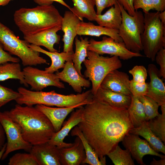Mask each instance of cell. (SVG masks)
<instances>
[{"label": "cell", "mask_w": 165, "mask_h": 165, "mask_svg": "<svg viewBox=\"0 0 165 165\" xmlns=\"http://www.w3.org/2000/svg\"><path fill=\"white\" fill-rule=\"evenodd\" d=\"M85 105L82 121L77 126L100 160L106 162L105 156L134 127L127 109L93 99Z\"/></svg>", "instance_id": "cell-1"}, {"label": "cell", "mask_w": 165, "mask_h": 165, "mask_svg": "<svg viewBox=\"0 0 165 165\" xmlns=\"http://www.w3.org/2000/svg\"><path fill=\"white\" fill-rule=\"evenodd\" d=\"M6 112L20 126L24 140L32 145L48 142L56 133L46 116L33 106L17 104Z\"/></svg>", "instance_id": "cell-2"}, {"label": "cell", "mask_w": 165, "mask_h": 165, "mask_svg": "<svg viewBox=\"0 0 165 165\" xmlns=\"http://www.w3.org/2000/svg\"><path fill=\"white\" fill-rule=\"evenodd\" d=\"M63 17L52 5L21 8L13 15L15 24L24 35H32L61 24Z\"/></svg>", "instance_id": "cell-3"}, {"label": "cell", "mask_w": 165, "mask_h": 165, "mask_svg": "<svg viewBox=\"0 0 165 165\" xmlns=\"http://www.w3.org/2000/svg\"><path fill=\"white\" fill-rule=\"evenodd\" d=\"M20 96L15 101L17 104L32 106L42 104L47 106L59 107H69L78 105H85L93 101V95L89 90L77 94L65 95L56 93L54 90L50 92L30 90L22 87L18 88Z\"/></svg>", "instance_id": "cell-4"}, {"label": "cell", "mask_w": 165, "mask_h": 165, "mask_svg": "<svg viewBox=\"0 0 165 165\" xmlns=\"http://www.w3.org/2000/svg\"><path fill=\"white\" fill-rule=\"evenodd\" d=\"M0 43L5 50L20 59L24 66L49 64L40 56V53L29 46V43L17 38L13 31L0 22Z\"/></svg>", "instance_id": "cell-5"}, {"label": "cell", "mask_w": 165, "mask_h": 165, "mask_svg": "<svg viewBox=\"0 0 165 165\" xmlns=\"http://www.w3.org/2000/svg\"><path fill=\"white\" fill-rule=\"evenodd\" d=\"M160 12L144 13V29L141 35L143 50L152 61L157 53L165 48V25L160 20Z\"/></svg>", "instance_id": "cell-6"}, {"label": "cell", "mask_w": 165, "mask_h": 165, "mask_svg": "<svg viewBox=\"0 0 165 165\" xmlns=\"http://www.w3.org/2000/svg\"><path fill=\"white\" fill-rule=\"evenodd\" d=\"M87 59L83 63L86 68L84 75L92 84L90 90L93 95L96 93L105 77L110 72L121 68L122 64L118 57H104L90 51H87Z\"/></svg>", "instance_id": "cell-7"}, {"label": "cell", "mask_w": 165, "mask_h": 165, "mask_svg": "<svg viewBox=\"0 0 165 165\" xmlns=\"http://www.w3.org/2000/svg\"><path fill=\"white\" fill-rule=\"evenodd\" d=\"M119 4L122 16V23L118 29L119 35L129 50L140 53L143 50L141 37L144 29V15L138 10H135L134 15L131 16L122 5Z\"/></svg>", "instance_id": "cell-8"}, {"label": "cell", "mask_w": 165, "mask_h": 165, "mask_svg": "<svg viewBox=\"0 0 165 165\" xmlns=\"http://www.w3.org/2000/svg\"><path fill=\"white\" fill-rule=\"evenodd\" d=\"M0 123L7 139L6 150L1 160H5L10 153L16 150L23 149L29 152L33 145L24 140L20 126L9 116L6 111L0 112Z\"/></svg>", "instance_id": "cell-9"}, {"label": "cell", "mask_w": 165, "mask_h": 165, "mask_svg": "<svg viewBox=\"0 0 165 165\" xmlns=\"http://www.w3.org/2000/svg\"><path fill=\"white\" fill-rule=\"evenodd\" d=\"M88 51L95 52L99 54L110 55L116 56L123 60H128L134 57H142L140 53L133 52L129 50L123 42L116 41L111 37L104 36L101 41H97L93 38L89 40Z\"/></svg>", "instance_id": "cell-10"}, {"label": "cell", "mask_w": 165, "mask_h": 165, "mask_svg": "<svg viewBox=\"0 0 165 165\" xmlns=\"http://www.w3.org/2000/svg\"><path fill=\"white\" fill-rule=\"evenodd\" d=\"M25 82L30 86L31 90L42 91L48 86L64 88V84L56 74L50 73L31 66H27L22 70Z\"/></svg>", "instance_id": "cell-11"}, {"label": "cell", "mask_w": 165, "mask_h": 165, "mask_svg": "<svg viewBox=\"0 0 165 165\" xmlns=\"http://www.w3.org/2000/svg\"><path fill=\"white\" fill-rule=\"evenodd\" d=\"M121 141L124 147L130 152L137 162L141 165H145L143 158L146 155L156 156L161 158H165V155L160 154L154 151L146 140L141 139L138 135L128 133Z\"/></svg>", "instance_id": "cell-12"}, {"label": "cell", "mask_w": 165, "mask_h": 165, "mask_svg": "<svg viewBox=\"0 0 165 165\" xmlns=\"http://www.w3.org/2000/svg\"><path fill=\"white\" fill-rule=\"evenodd\" d=\"M83 109L84 107L81 106L75 111H72L68 119L64 122L62 127L55 133L48 142L57 146L59 148L72 146L73 143H66L64 140L70 131L82 121Z\"/></svg>", "instance_id": "cell-13"}, {"label": "cell", "mask_w": 165, "mask_h": 165, "mask_svg": "<svg viewBox=\"0 0 165 165\" xmlns=\"http://www.w3.org/2000/svg\"><path fill=\"white\" fill-rule=\"evenodd\" d=\"M61 24L57 25L36 34L24 35V38L29 43L43 46L51 52H57L54 45L60 41L61 36L57 32L61 30Z\"/></svg>", "instance_id": "cell-14"}, {"label": "cell", "mask_w": 165, "mask_h": 165, "mask_svg": "<svg viewBox=\"0 0 165 165\" xmlns=\"http://www.w3.org/2000/svg\"><path fill=\"white\" fill-rule=\"evenodd\" d=\"M79 18L72 11H66L61 22V29L64 33L63 52L74 53L73 42L77 34V28L81 21Z\"/></svg>", "instance_id": "cell-15"}, {"label": "cell", "mask_w": 165, "mask_h": 165, "mask_svg": "<svg viewBox=\"0 0 165 165\" xmlns=\"http://www.w3.org/2000/svg\"><path fill=\"white\" fill-rule=\"evenodd\" d=\"M63 68L62 71H57L55 74L60 80L68 83L75 92L81 93L83 87L89 88L90 86V81L78 73L72 61H66Z\"/></svg>", "instance_id": "cell-16"}, {"label": "cell", "mask_w": 165, "mask_h": 165, "mask_svg": "<svg viewBox=\"0 0 165 165\" xmlns=\"http://www.w3.org/2000/svg\"><path fill=\"white\" fill-rule=\"evenodd\" d=\"M29 152L35 158L38 165H61L59 148L48 142L33 145Z\"/></svg>", "instance_id": "cell-17"}, {"label": "cell", "mask_w": 165, "mask_h": 165, "mask_svg": "<svg viewBox=\"0 0 165 165\" xmlns=\"http://www.w3.org/2000/svg\"><path fill=\"white\" fill-rule=\"evenodd\" d=\"M130 80L127 73L116 69L105 77L100 86L116 92L131 95L129 89Z\"/></svg>", "instance_id": "cell-18"}, {"label": "cell", "mask_w": 165, "mask_h": 165, "mask_svg": "<svg viewBox=\"0 0 165 165\" xmlns=\"http://www.w3.org/2000/svg\"><path fill=\"white\" fill-rule=\"evenodd\" d=\"M147 71L150 82L146 95L153 99L160 106L165 104V86L159 76V69L155 65L150 64Z\"/></svg>", "instance_id": "cell-19"}, {"label": "cell", "mask_w": 165, "mask_h": 165, "mask_svg": "<svg viewBox=\"0 0 165 165\" xmlns=\"http://www.w3.org/2000/svg\"><path fill=\"white\" fill-rule=\"evenodd\" d=\"M59 149L61 165H79L86 157L82 142L78 136H76L72 146Z\"/></svg>", "instance_id": "cell-20"}, {"label": "cell", "mask_w": 165, "mask_h": 165, "mask_svg": "<svg viewBox=\"0 0 165 165\" xmlns=\"http://www.w3.org/2000/svg\"><path fill=\"white\" fill-rule=\"evenodd\" d=\"M131 95L116 92L99 87L93 98L113 107L127 109L131 103Z\"/></svg>", "instance_id": "cell-21"}, {"label": "cell", "mask_w": 165, "mask_h": 165, "mask_svg": "<svg viewBox=\"0 0 165 165\" xmlns=\"http://www.w3.org/2000/svg\"><path fill=\"white\" fill-rule=\"evenodd\" d=\"M81 104L69 107L53 108L42 104L36 105L35 107L44 113L50 120L57 132L61 128L67 116L74 109L81 106Z\"/></svg>", "instance_id": "cell-22"}, {"label": "cell", "mask_w": 165, "mask_h": 165, "mask_svg": "<svg viewBox=\"0 0 165 165\" xmlns=\"http://www.w3.org/2000/svg\"><path fill=\"white\" fill-rule=\"evenodd\" d=\"M77 34L79 35H89L100 37L106 35L113 38L116 41L123 42L119 34V31L96 25L90 22L81 21L78 25Z\"/></svg>", "instance_id": "cell-23"}, {"label": "cell", "mask_w": 165, "mask_h": 165, "mask_svg": "<svg viewBox=\"0 0 165 165\" xmlns=\"http://www.w3.org/2000/svg\"><path fill=\"white\" fill-rule=\"evenodd\" d=\"M29 46L33 50L44 53L50 58L51 64L49 67L45 68L44 70L48 73H54L57 72L58 69L63 68L65 62L72 60L74 53L51 52L42 49L39 46L32 44H29Z\"/></svg>", "instance_id": "cell-24"}, {"label": "cell", "mask_w": 165, "mask_h": 165, "mask_svg": "<svg viewBox=\"0 0 165 165\" xmlns=\"http://www.w3.org/2000/svg\"><path fill=\"white\" fill-rule=\"evenodd\" d=\"M99 25L118 30L122 21L121 10L118 2L104 14L96 15L94 19Z\"/></svg>", "instance_id": "cell-25"}, {"label": "cell", "mask_w": 165, "mask_h": 165, "mask_svg": "<svg viewBox=\"0 0 165 165\" xmlns=\"http://www.w3.org/2000/svg\"><path fill=\"white\" fill-rule=\"evenodd\" d=\"M129 133L142 136L154 151L158 153L160 152L165 154V144L151 130L146 121L138 127H133Z\"/></svg>", "instance_id": "cell-26"}, {"label": "cell", "mask_w": 165, "mask_h": 165, "mask_svg": "<svg viewBox=\"0 0 165 165\" xmlns=\"http://www.w3.org/2000/svg\"><path fill=\"white\" fill-rule=\"evenodd\" d=\"M10 79H18L26 87L28 85L25 81L21 66L19 62H6L0 64V81Z\"/></svg>", "instance_id": "cell-27"}, {"label": "cell", "mask_w": 165, "mask_h": 165, "mask_svg": "<svg viewBox=\"0 0 165 165\" xmlns=\"http://www.w3.org/2000/svg\"><path fill=\"white\" fill-rule=\"evenodd\" d=\"M74 6L71 8L73 13L78 16L81 21L85 18L89 21H94L97 15L94 9L95 0H72Z\"/></svg>", "instance_id": "cell-28"}, {"label": "cell", "mask_w": 165, "mask_h": 165, "mask_svg": "<svg viewBox=\"0 0 165 165\" xmlns=\"http://www.w3.org/2000/svg\"><path fill=\"white\" fill-rule=\"evenodd\" d=\"M72 136H78L81 139L85 152L86 157L82 164L90 165H105L106 163L101 160L97 154L86 140L81 130L78 126L75 127L71 130Z\"/></svg>", "instance_id": "cell-29"}, {"label": "cell", "mask_w": 165, "mask_h": 165, "mask_svg": "<svg viewBox=\"0 0 165 165\" xmlns=\"http://www.w3.org/2000/svg\"><path fill=\"white\" fill-rule=\"evenodd\" d=\"M131 103L127 109L134 127H138L146 121L144 107L138 97L131 95Z\"/></svg>", "instance_id": "cell-30"}, {"label": "cell", "mask_w": 165, "mask_h": 165, "mask_svg": "<svg viewBox=\"0 0 165 165\" xmlns=\"http://www.w3.org/2000/svg\"><path fill=\"white\" fill-rule=\"evenodd\" d=\"M75 39V50L72 61L74 68L78 73L83 76L81 72V64L87 57V48L89 42L88 38H83L81 37L79 39L77 37H76Z\"/></svg>", "instance_id": "cell-31"}, {"label": "cell", "mask_w": 165, "mask_h": 165, "mask_svg": "<svg viewBox=\"0 0 165 165\" xmlns=\"http://www.w3.org/2000/svg\"><path fill=\"white\" fill-rule=\"evenodd\" d=\"M162 114L146 123L152 131L165 143V104L161 106Z\"/></svg>", "instance_id": "cell-32"}, {"label": "cell", "mask_w": 165, "mask_h": 165, "mask_svg": "<svg viewBox=\"0 0 165 165\" xmlns=\"http://www.w3.org/2000/svg\"><path fill=\"white\" fill-rule=\"evenodd\" d=\"M115 165H134V160L130 152L122 149L118 145L107 155Z\"/></svg>", "instance_id": "cell-33"}, {"label": "cell", "mask_w": 165, "mask_h": 165, "mask_svg": "<svg viewBox=\"0 0 165 165\" xmlns=\"http://www.w3.org/2000/svg\"><path fill=\"white\" fill-rule=\"evenodd\" d=\"M133 5L135 10L141 9L144 13L151 10L161 12L165 9V0H134Z\"/></svg>", "instance_id": "cell-34"}, {"label": "cell", "mask_w": 165, "mask_h": 165, "mask_svg": "<svg viewBox=\"0 0 165 165\" xmlns=\"http://www.w3.org/2000/svg\"><path fill=\"white\" fill-rule=\"evenodd\" d=\"M138 97L144 105L146 121L159 114L158 110L160 106L153 99L146 95L141 96Z\"/></svg>", "instance_id": "cell-35"}, {"label": "cell", "mask_w": 165, "mask_h": 165, "mask_svg": "<svg viewBox=\"0 0 165 165\" xmlns=\"http://www.w3.org/2000/svg\"><path fill=\"white\" fill-rule=\"evenodd\" d=\"M9 165H38L35 156L31 153L15 154L11 157L8 163Z\"/></svg>", "instance_id": "cell-36"}, {"label": "cell", "mask_w": 165, "mask_h": 165, "mask_svg": "<svg viewBox=\"0 0 165 165\" xmlns=\"http://www.w3.org/2000/svg\"><path fill=\"white\" fill-rule=\"evenodd\" d=\"M20 96L18 92L0 84V108L11 101L16 100Z\"/></svg>", "instance_id": "cell-37"}, {"label": "cell", "mask_w": 165, "mask_h": 165, "mask_svg": "<svg viewBox=\"0 0 165 165\" xmlns=\"http://www.w3.org/2000/svg\"><path fill=\"white\" fill-rule=\"evenodd\" d=\"M133 76L132 79L135 82L139 84H144L147 77V71L145 68L142 65L134 66L129 71Z\"/></svg>", "instance_id": "cell-38"}, {"label": "cell", "mask_w": 165, "mask_h": 165, "mask_svg": "<svg viewBox=\"0 0 165 165\" xmlns=\"http://www.w3.org/2000/svg\"><path fill=\"white\" fill-rule=\"evenodd\" d=\"M148 85L147 82L139 84L135 82L132 79L130 80L129 89L131 95L138 97L146 95L148 92Z\"/></svg>", "instance_id": "cell-39"}, {"label": "cell", "mask_w": 165, "mask_h": 165, "mask_svg": "<svg viewBox=\"0 0 165 165\" xmlns=\"http://www.w3.org/2000/svg\"><path fill=\"white\" fill-rule=\"evenodd\" d=\"M155 60L157 63L160 66L159 70L160 76L165 78V48H162L156 53Z\"/></svg>", "instance_id": "cell-40"}, {"label": "cell", "mask_w": 165, "mask_h": 165, "mask_svg": "<svg viewBox=\"0 0 165 165\" xmlns=\"http://www.w3.org/2000/svg\"><path fill=\"white\" fill-rule=\"evenodd\" d=\"M95 1L97 15H101L105 9L114 6L117 2V0H95Z\"/></svg>", "instance_id": "cell-41"}, {"label": "cell", "mask_w": 165, "mask_h": 165, "mask_svg": "<svg viewBox=\"0 0 165 165\" xmlns=\"http://www.w3.org/2000/svg\"><path fill=\"white\" fill-rule=\"evenodd\" d=\"M20 61L19 58L13 57L6 52L0 43V64L8 62H19Z\"/></svg>", "instance_id": "cell-42"}, {"label": "cell", "mask_w": 165, "mask_h": 165, "mask_svg": "<svg viewBox=\"0 0 165 165\" xmlns=\"http://www.w3.org/2000/svg\"><path fill=\"white\" fill-rule=\"evenodd\" d=\"M134 0H117V2L122 6L127 13L131 16L134 15L135 10L133 5Z\"/></svg>", "instance_id": "cell-43"}, {"label": "cell", "mask_w": 165, "mask_h": 165, "mask_svg": "<svg viewBox=\"0 0 165 165\" xmlns=\"http://www.w3.org/2000/svg\"><path fill=\"white\" fill-rule=\"evenodd\" d=\"M39 6H49L52 5L54 2L59 3L67 8L71 11V7L67 4L63 0H33Z\"/></svg>", "instance_id": "cell-44"}, {"label": "cell", "mask_w": 165, "mask_h": 165, "mask_svg": "<svg viewBox=\"0 0 165 165\" xmlns=\"http://www.w3.org/2000/svg\"><path fill=\"white\" fill-rule=\"evenodd\" d=\"M6 134L4 129L0 123V150L5 144Z\"/></svg>", "instance_id": "cell-45"}, {"label": "cell", "mask_w": 165, "mask_h": 165, "mask_svg": "<svg viewBox=\"0 0 165 165\" xmlns=\"http://www.w3.org/2000/svg\"><path fill=\"white\" fill-rule=\"evenodd\" d=\"M158 160H156L154 158H153V160L151 162V165H165V158H161Z\"/></svg>", "instance_id": "cell-46"}, {"label": "cell", "mask_w": 165, "mask_h": 165, "mask_svg": "<svg viewBox=\"0 0 165 165\" xmlns=\"http://www.w3.org/2000/svg\"><path fill=\"white\" fill-rule=\"evenodd\" d=\"M159 16L160 21L165 25V11L159 12Z\"/></svg>", "instance_id": "cell-47"}, {"label": "cell", "mask_w": 165, "mask_h": 165, "mask_svg": "<svg viewBox=\"0 0 165 165\" xmlns=\"http://www.w3.org/2000/svg\"><path fill=\"white\" fill-rule=\"evenodd\" d=\"M6 146V142L5 143L2 148L0 150V160L1 159L4 153Z\"/></svg>", "instance_id": "cell-48"}, {"label": "cell", "mask_w": 165, "mask_h": 165, "mask_svg": "<svg viewBox=\"0 0 165 165\" xmlns=\"http://www.w3.org/2000/svg\"><path fill=\"white\" fill-rule=\"evenodd\" d=\"M13 0H0V6H4Z\"/></svg>", "instance_id": "cell-49"}]
</instances>
